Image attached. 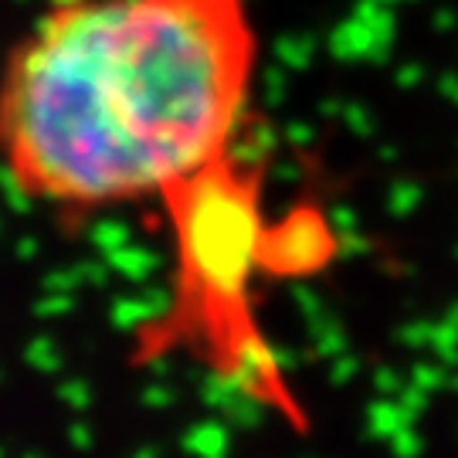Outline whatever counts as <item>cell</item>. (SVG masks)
Masks as SVG:
<instances>
[{
  "label": "cell",
  "instance_id": "obj_1",
  "mask_svg": "<svg viewBox=\"0 0 458 458\" xmlns=\"http://www.w3.org/2000/svg\"><path fill=\"white\" fill-rule=\"evenodd\" d=\"M259 68L248 0H58L0 65V166L58 214L164 204L238 153Z\"/></svg>",
  "mask_w": 458,
  "mask_h": 458
},
{
  "label": "cell",
  "instance_id": "obj_2",
  "mask_svg": "<svg viewBox=\"0 0 458 458\" xmlns=\"http://www.w3.org/2000/svg\"><path fill=\"white\" fill-rule=\"evenodd\" d=\"M177 245L170 312L143 333L140 357L187 353L231 394L306 435L310 414L255 319L251 282L272 268V231L262 221L259 181L238 153L164 200Z\"/></svg>",
  "mask_w": 458,
  "mask_h": 458
}]
</instances>
